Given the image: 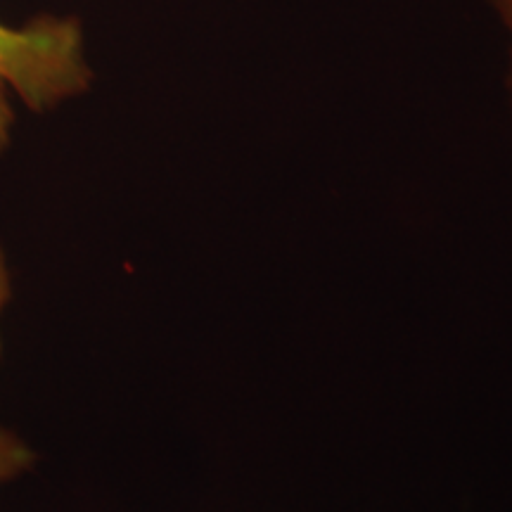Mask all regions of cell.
Returning <instances> with one entry per match:
<instances>
[{"label": "cell", "instance_id": "6da1fadb", "mask_svg": "<svg viewBox=\"0 0 512 512\" xmlns=\"http://www.w3.org/2000/svg\"><path fill=\"white\" fill-rule=\"evenodd\" d=\"M93 69L76 17L38 15L24 24L0 22V155L15 128V100L43 114L81 98Z\"/></svg>", "mask_w": 512, "mask_h": 512}, {"label": "cell", "instance_id": "7a4b0ae2", "mask_svg": "<svg viewBox=\"0 0 512 512\" xmlns=\"http://www.w3.org/2000/svg\"><path fill=\"white\" fill-rule=\"evenodd\" d=\"M36 453L19 434L0 427V486L15 482L34 467Z\"/></svg>", "mask_w": 512, "mask_h": 512}, {"label": "cell", "instance_id": "3957f363", "mask_svg": "<svg viewBox=\"0 0 512 512\" xmlns=\"http://www.w3.org/2000/svg\"><path fill=\"white\" fill-rule=\"evenodd\" d=\"M486 3L496 12L498 22H501L505 34H508V79H505V83H508V95L512 105V0H486Z\"/></svg>", "mask_w": 512, "mask_h": 512}, {"label": "cell", "instance_id": "277c9868", "mask_svg": "<svg viewBox=\"0 0 512 512\" xmlns=\"http://www.w3.org/2000/svg\"><path fill=\"white\" fill-rule=\"evenodd\" d=\"M12 297V273L8 264V254L0 247V354H3V316Z\"/></svg>", "mask_w": 512, "mask_h": 512}]
</instances>
